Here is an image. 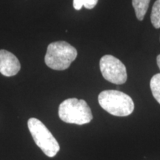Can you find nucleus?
I'll return each mask as SVG.
<instances>
[{"instance_id": "9b49d317", "label": "nucleus", "mask_w": 160, "mask_h": 160, "mask_svg": "<svg viewBox=\"0 0 160 160\" xmlns=\"http://www.w3.org/2000/svg\"><path fill=\"white\" fill-rule=\"evenodd\" d=\"M157 62L158 67H159V68L160 70V54L157 56Z\"/></svg>"}, {"instance_id": "20e7f679", "label": "nucleus", "mask_w": 160, "mask_h": 160, "mask_svg": "<svg viewBox=\"0 0 160 160\" xmlns=\"http://www.w3.org/2000/svg\"><path fill=\"white\" fill-rule=\"evenodd\" d=\"M29 131L35 143L48 157H53L59 151V143L47 127L37 118H31L28 122Z\"/></svg>"}, {"instance_id": "f257e3e1", "label": "nucleus", "mask_w": 160, "mask_h": 160, "mask_svg": "<svg viewBox=\"0 0 160 160\" xmlns=\"http://www.w3.org/2000/svg\"><path fill=\"white\" fill-rule=\"evenodd\" d=\"M98 101L105 111L116 117H127L134 110V103L131 97L115 90L101 92L98 97Z\"/></svg>"}, {"instance_id": "f03ea898", "label": "nucleus", "mask_w": 160, "mask_h": 160, "mask_svg": "<svg viewBox=\"0 0 160 160\" xmlns=\"http://www.w3.org/2000/svg\"><path fill=\"white\" fill-rule=\"evenodd\" d=\"M77 57V49L69 43L65 41L54 42L48 47L45 62L50 68L64 71L68 68Z\"/></svg>"}, {"instance_id": "423d86ee", "label": "nucleus", "mask_w": 160, "mask_h": 160, "mask_svg": "<svg viewBox=\"0 0 160 160\" xmlns=\"http://www.w3.org/2000/svg\"><path fill=\"white\" fill-rule=\"evenodd\" d=\"M21 68L19 59L6 50H0V73L5 77L17 75Z\"/></svg>"}, {"instance_id": "39448f33", "label": "nucleus", "mask_w": 160, "mask_h": 160, "mask_svg": "<svg viewBox=\"0 0 160 160\" xmlns=\"http://www.w3.org/2000/svg\"><path fill=\"white\" fill-rule=\"evenodd\" d=\"M100 71L103 77L116 85H122L127 81V71L124 64L117 58L111 55H105L99 62Z\"/></svg>"}, {"instance_id": "1a4fd4ad", "label": "nucleus", "mask_w": 160, "mask_h": 160, "mask_svg": "<svg viewBox=\"0 0 160 160\" xmlns=\"http://www.w3.org/2000/svg\"><path fill=\"white\" fill-rule=\"evenodd\" d=\"M151 23L155 28H160V0H157L152 8Z\"/></svg>"}, {"instance_id": "7ed1b4c3", "label": "nucleus", "mask_w": 160, "mask_h": 160, "mask_svg": "<svg viewBox=\"0 0 160 160\" xmlns=\"http://www.w3.org/2000/svg\"><path fill=\"white\" fill-rule=\"evenodd\" d=\"M59 117L66 123L85 125L93 119L91 110L85 100L76 98L65 99L59 107Z\"/></svg>"}, {"instance_id": "9d476101", "label": "nucleus", "mask_w": 160, "mask_h": 160, "mask_svg": "<svg viewBox=\"0 0 160 160\" xmlns=\"http://www.w3.org/2000/svg\"><path fill=\"white\" fill-rule=\"evenodd\" d=\"M97 2L98 0H73V5L74 9L79 11L82 6L87 9H93Z\"/></svg>"}, {"instance_id": "0eeeda50", "label": "nucleus", "mask_w": 160, "mask_h": 160, "mask_svg": "<svg viewBox=\"0 0 160 160\" xmlns=\"http://www.w3.org/2000/svg\"><path fill=\"white\" fill-rule=\"evenodd\" d=\"M151 0H132V5L134 8L136 16L139 21H142L147 13Z\"/></svg>"}, {"instance_id": "6e6552de", "label": "nucleus", "mask_w": 160, "mask_h": 160, "mask_svg": "<svg viewBox=\"0 0 160 160\" xmlns=\"http://www.w3.org/2000/svg\"><path fill=\"white\" fill-rule=\"evenodd\" d=\"M150 87L153 97L160 104V73H157L151 78Z\"/></svg>"}]
</instances>
